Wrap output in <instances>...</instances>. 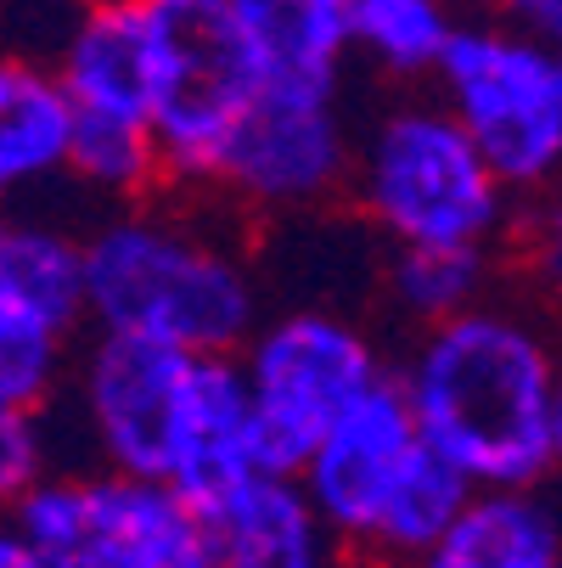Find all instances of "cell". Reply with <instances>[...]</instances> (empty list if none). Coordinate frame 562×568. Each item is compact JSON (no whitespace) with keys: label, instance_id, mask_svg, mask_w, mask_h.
Here are the masks:
<instances>
[{"label":"cell","instance_id":"3957f363","mask_svg":"<svg viewBox=\"0 0 562 568\" xmlns=\"http://www.w3.org/2000/svg\"><path fill=\"white\" fill-rule=\"evenodd\" d=\"M355 209L388 248H507L518 192L445 97L388 108L355 152Z\"/></svg>","mask_w":562,"mask_h":568},{"label":"cell","instance_id":"277c9868","mask_svg":"<svg viewBox=\"0 0 562 568\" xmlns=\"http://www.w3.org/2000/svg\"><path fill=\"white\" fill-rule=\"evenodd\" d=\"M7 529L68 568H219L214 518L170 478L45 473L7 501Z\"/></svg>","mask_w":562,"mask_h":568},{"label":"cell","instance_id":"7a4b0ae2","mask_svg":"<svg viewBox=\"0 0 562 568\" xmlns=\"http://www.w3.org/2000/svg\"><path fill=\"white\" fill-rule=\"evenodd\" d=\"M91 333H135L192 355H236L259 333V282L203 214L124 203L85 236Z\"/></svg>","mask_w":562,"mask_h":568},{"label":"cell","instance_id":"5b68a950","mask_svg":"<svg viewBox=\"0 0 562 568\" xmlns=\"http://www.w3.org/2000/svg\"><path fill=\"white\" fill-rule=\"evenodd\" d=\"M236 361L254 388L265 473H304L320 434L388 377V361L360 321L315 304L265 315Z\"/></svg>","mask_w":562,"mask_h":568},{"label":"cell","instance_id":"30bf717a","mask_svg":"<svg viewBox=\"0 0 562 568\" xmlns=\"http://www.w3.org/2000/svg\"><path fill=\"white\" fill-rule=\"evenodd\" d=\"M422 450H428V439L411 412V394L399 383V372H388L366 399H355L320 434V445L309 450L298 478H304L309 501L320 507V518L333 524V535L355 557H366L394 490L406 484V473L417 467Z\"/></svg>","mask_w":562,"mask_h":568},{"label":"cell","instance_id":"7402d4cb","mask_svg":"<svg viewBox=\"0 0 562 568\" xmlns=\"http://www.w3.org/2000/svg\"><path fill=\"white\" fill-rule=\"evenodd\" d=\"M73 366V333L0 315V412H45Z\"/></svg>","mask_w":562,"mask_h":568},{"label":"cell","instance_id":"ffe728a7","mask_svg":"<svg viewBox=\"0 0 562 568\" xmlns=\"http://www.w3.org/2000/svg\"><path fill=\"white\" fill-rule=\"evenodd\" d=\"M456 34L450 0H355V51L388 79H439Z\"/></svg>","mask_w":562,"mask_h":568},{"label":"cell","instance_id":"8fae6325","mask_svg":"<svg viewBox=\"0 0 562 568\" xmlns=\"http://www.w3.org/2000/svg\"><path fill=\"white\" fill-rule=\"evenodd\" d=\"M51 62L68 79L79 113H119V119L157 113L164 68H157L146 0H73Z\"/></svg>","mask_w":562,"mask_h":568},{"label":"cell","instance_id":"cb8c5ba5","mask_svg":"<svg viewBox=\"0 0 562 568\" xmlns=\"http://www.w3.org/2000/svg\"><path fill=\"white\" fill-rule=\"evenodd\" d=\"M45 473H57L45 412H0V501H18Z\"/></svg>","mask_w":562,"mask_h":568},{"label":"cell","instance_id":"52a82bcc","mask_svg":"<svg viewBox=\"0 0 562 568\" xmlns=\"http://www.w3.org/2000/svg\"><path fill=\"white\" fill-rule=\"evenodd\" d=\"M439 97L518 197L562 181V51L512 23H461Z\"/></svg>","mask_w":562,"mask_h":568},{"label":"cell","instance_id":"e0dca14e","mask_svg":"<svg viewBox=\"0 0 562 568\" xmlns=\"http://www.w3.org/2000/svg\"><path fill=\"white\" fill-rule=\"evenodd\" d=\"M265 79L338 85L355 51V0H236Z\"/></svg>","mask_w":562,"mask_h":568},{"label":"cell","instance_id":"9c48e42d","mask_svg":"<svg viewBox=\"0 0 562 568\" xmlns=\"http://www.w3.org/2000/svg\"><path fill=\"white\" fill-rule=\"evenodd\" d=\"M192 361V349L135 333H96L79 349V412L102 467L170 478Z\"/></svg>","mask_w":562,"mask_h":568},{"label":"cell","instance_id":"484cf974","mask_svg":"<svg viewBox=\"0 0 562 568\" xmlns=\"http://www.w3.org/2000/svg\"><path fill=\"white\" fill-rule=\"evenodd\" d=\"M0 568H45V557H40L23 535L7 529V535H0Z\"/></svg>","mask_w":562,"mask_h":568},{"label":"cell","instance_id":"f1b7e54d","mask_svg":"<svg viewBox=\"0 0 562 568\" xmlns=\"http://www.w3.org/2000/svg\"><path fill=\"white\" fill-rule=\"evenodd\" d=\"M556 568H562V562H556Z\"/></svg>","mask_w":562,"mask_h":568},{"label":"cell","instance_id":"ac0fdd59","mask_svg":"<svg viewBox=\"0 0 562 568\" xmlns=\"http://www.w3.org/2000/svg\"><path fill=\"white\" fill-rule=\"evenodd\" d=\"M382 293L411 327H433L495 293V248H388Z\"/></svg>","mask_w":562,"mask_h":568},{"label":"cell","instance_id":"44dd1931","mask_svg":"<svg viewBox=\"0 0 562 568\" xmlns=\"http://www.w3.org/2000/svg\"><path fill=\"white\" fill-rule=\"evenodd\" d=\"M478 484L467 473H456L433 445L417 456V467L406 473V484L394 490L377 535H371V551L377 562H394V568H411L428 546H439V535L461 518V507L472 501Z\"/></svg>","mask_w":562,"mask_h":568},{"label":"cell","instance_id":"d4e9b609","mask_svg":"<svg viewBox=\"0 0 562 568\" xmlns=\"http://www.w3.org/2000/svg\"><path fill=\"white\" fill-rule=\"evenodd\" d=\"M495 18L562 51V0H495Z\"/></svg>","mask_w":562,"mask_h":568},{"label":"cell","instance_id":"2e32d148","mask_svg":"<svg viewBox=\"0 0 562 568\" xmlns=\"http://www.w3.org/2000/svg\"><path fill=\"white\" fill-rule=\"evenodd\" d=\"M0 315H29L57 333L91 327V260L85 236L51 220H12L0 231Z\"/></svg>","mask_w":562,"mask_h":568},{"label":"cell","instance_id":"9a60e30c","mask_svg":"<svg viewBox=\"0 0 562 568\" xmlns=\"http://www.w3.org/2000/svg\"><path fill=\"white\" fill-rule=\"evenodd\" d=\"M562 513L545 484L523 490H472L461 518L411 568H556Z\"/></svg>","mask_w":562,"mask_h":568},{"label":"cell","instance_id":"83f0119b","mask_svg":"<svg viewBox=\"0 0 562 568\" xmlns=\"http://www.w3.org/2000/svg\"><path fill=\"white\" fill-rule=\"evenodd\" d=\"M360 568H394V562H377V557H366V562H360Z\"/></svg>","mask_w":562,"mask_h":568},{"label":"cell","instance_id":"4316f807","mask_svg":"<svg viewBox=\"0 0 562 568\" xmlns=\"http://www.w3.org/2000/svg\"><path fill=\"white\" fill-rule=\"evenodd\" d=\"M556 473H562V394H556Z\"/></svg>","mask_w":562,"mask_h":568},{"label":"cell","instance_id":"ba28073f","mask_svg":"<svg viewBox=\"0 0 562 568\" xmlns=\"http://www.w3.org/2000/svg\"><path fill=\"white\" fill-rule=\"evenodd\" d=\"M355 152L360 146L349 141L338 85L265 79L219 152L208 197L243 214H304L349 192Z\"/></svg>","mask_w":562,"mask_h":568},{"label":"cell","instance_id":"603a6c76","mask_svg":"<svg viewBox=\"0 0 562 568\" xmlns=\"http://www.w3.org/2000/svg\"><path fill=\"white\" fill-rule=\"evenodd\" d=\"M512 242H518V254H523L534 287L551 304H562V181L545 186V192H534V203L523 209Z\"/></svg>","mask_w":562,"mask_h":568},{"label":"cell","instance_id":"7c38bea8","mask_svg":"<svg viewBox=\"0 0 562 568\" xmlns=\"http://www.w3.org/2000/svg\"><path fill=\"white\" fill-rule=\"evenodd\" d=\"M254 473L265 467H259V412H254L248 372L236 355H197L181 399L170 484L214 513Z\"/></svg>","mask_w":562,"mask_h":568},{"label":"cell","instance_id":"8992f818","mask_svg":"<svg viewBox=\"0 0 562 568\" xmlns=\"http://www.w3.org/2000/svg\"><path fill=\"white\" fill-rule=\"evenodd\" d=\"M157 34V141L170 158V192L208 197L219 152L265 85L259 51L236 18V0H146Z\"/></svg>","mask_w":562,"mask_h":568},{"label":"cell","instance_id":"4fadbf2b","mask_svg":"<svg viewBox=\"0 0 562 568\" xmlns=\"http://www.w3.org/2000/svg\"><path fill=\"white\" fill-rule=\"evenodd\" d=\"M219 568H338L349 551L298 473H254L208 513Z\"/></svg>","mask_w":562,"mask_h":568},{"label":"cell","instance_id":"d6986e66","mask_svg":"<svg viewBox=\"0 0 562 568\" xmlns=\"http://www.w3.org/2000/svg\"><path fill=\"white\" fill-rule=\"evenodd\" d=\"M68 175L113 203H146L157 192H170V158H164V141H157L152 119L79 113Z\"/></svg>","mask_w":562,"mask_h":568},{"label":"cell","instance_id":"5bb4252c","mask_svg":"<svg viewBox=\"0 0 562 568\" xmlns=\"http://www.w3.org/2000/svg\"><path fill=\"white\" fill-rule=\"evenodd\" d=\"M79 102L51 57L12 51L0 62V181L7 192L45 186L73 170Z\"/></svg>","mask_w":562,"mask_h":568},{"label":"cell","instance_id":"6da1fadb","mask_svg":"<svg viewBox=\"0 0 562 568\" xmlns=\"http://www.w3.org/2000/svg\"><path fill=\"white\" fill-rule=\"evenodd\" d=\"M422 439L478 490H523L556 478L562 349L545 321L512 298H484L417 327L399 361Z\"/></svg>","mask_w":562,"mask_h":568}]
</instances>
